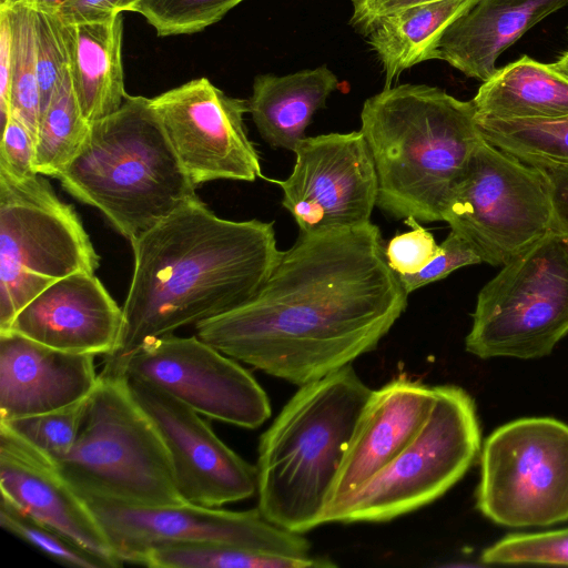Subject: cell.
<instances>
[{
  "mask_svg": "<svg viewBox=\"0 0 568 568\" xmlns=\"http://www.w3.org/2000/svg\"><path fill=\"white\" fill-rule=\"evenodd\" d=\"M407 296L372 222L300 232L254 297L195 331L235 361L302 386L373 351Z\"/></svg>",
  "mask_w": 568,
  "mask_h": 568,
  "instance_id": "1",
  "label": "cell"
},
{
  "mask_svg": "<svg viewBox=\"0 0 568 568\" xmlns=\"http://www.w3.org/2000/svg\"><path fill=\"white\" fill-rule=\"evenodd\" d=\"M130 242L134 263L122 331L104 362L246 303L282 256L273 223L220 217L199 196Z\"/></svg>",
  "mask_w": 568,
  "mask_h": 568,
  "instance_id": "2",
  "label": "cell"
},
{
  "mask_svg": "<svg viewBox=\"0 0 568 568\" xmlns=\"http://www.w3.org/2000/svg\"><path fill=\"white\" fill-rule=\"evenodd\" d=\"M361 121L377 176L376 206L395 220L443 221L483 139L473 102L436 87L402 84L367 99Z\"/></svg>",
  "mask_w": 568,
  "mask_h": 568,
  "instance_id": "3",
  "label": "cell"
},
{
  "mask_svg": "<svg viewBox=\"0 0 568 568\" xmlns=\"http://www.w3.org/2000/svg\"><path fill=\"white\" fill-rule=\"evenodd\" d=\"M372 390L351 365L300 386L258 445V509L303 534L323 518L357 419Z\"/></svg>",
  "mask_w": 568,
  "mask_h": 568,
  "instance_id": "4",
  "label": "cell"
},
{
  "mask_svg": "<svg viewBox=\"0 0 568 568\" xmlns=\"http://www.w3.org/2000/svg\"><path fill=\"white\" fill-rule=\"evenodd\" d=\"M58 179L129 241L197 197L150 99L140 95L128 94L119 110L91 124Z\"/></svg>",
  "mask_w": 568,
  "mask_h": 568,
  "instance_id": "5",
  "label": "cell"
},
{
  "mask_svg": "<svg viewBox=\"0 0 568 568\" xmlns=\"http://www.w3.org/2000/svg\"><path fill=\"white\" fill-rule=\"evenodd\" d=\"M54 465L81 497L143 507L186 504L159 430L116 373L101 371L78 438Z\"/></svg>",
  "mask_w": 568,
  "mask_h": 568,
  "instance_id": "6",
  "label": "cell"
},
{
  "mask_svg": "<svg viewBox=\"0 0 568 568\" xmlns=\"http://www.w3.org/2000/svg\"><path fill=\"white\" fill-rule=\"evenodd\" d=\"M99 265L74 207L44 175L17 178L0 169V332L48 286Z\"/></svg>",
  "mask_w": 568,
  "mask_h": 568,
  "instance_id": "7",
  "label": "cell"
},
{
  "mask_svg": "<svg viewBox=\"0 0 568 568\" xmlns=\"http://www.w3.org/2000/svg\"><path fill=\"white\" fill-rule=\"evenodd\" d=\"M480 452L470 395L435 386L432 412L410 443L383 469L324 514L323 523L388 521L443 496Z\"/></svg>",
  "mask_w": 568,
  "mask_h": 568,
  "instance_id": "8",
  "label": "cell"
},
{
  "mask_svg": "<svg viewBox=\"0 0 568 568\" xmlns=\"http://www.w3.org/2000/svg\"><path fill=\"white\" fill-rule=\"evenodd\" d=\"M568 334V243L555 230L511 257L477 296L466 351L531 359Z\"/></svg>",
  "mask_w": 568,
  "mask_h": 568,
  "instance_id": "9",
  "label": "cell"
},
{
  "mask_svg": "<svg viewBox=\"0 0 568 568\" xmlns=\"http://www.w3.org/2000/svg\"><path fill=\"white\" fill-rule=\"evenodd\" d=\"M443 221L481 262L503 266L554 231L549 180L540 168L483 138L450 192Z\"/></svg>",
  "mask_w": 568,
  "mask_h": 568,
  "instance_id": "10",
  "label": "cell"
},
{
  "mask_svg": "<svg viewBox=\"0 0 568 568\" xmlns=\"http://www.w3.org/2000/svg\"><path fill=\"white\" fill-rule=\"evenodd\" d=\"M477 508L497 525L568 520V425L549 417L507 423L485 440Z\"/></svg>",
  "mask_w": 568,
  "mask_h": 568,
  "instance_id": "11",
  "label": "cell"
},
{
  "mask_svg": "<svg viewBox=\"0 0 568 568\" xmlns=\"http://www.w3.org/2000/svg\"><path fill=\"white\" fill-rule=\"evenodd\" d=\"M102 371L149 383L200 415L239 427L257 428L271 415L256 379L196 335L148 339L125 358L104 362Z\"/></svg>",
  "mask_w": 568,
  "mask_h": 568,
  "instance_id": "12",
  "label": "cell"
},
{
  "mask_svg": "<svg viewBox=\"0 0 568 568\" xmlns=\"http://www.w3.org/2000/svg\"><path fill=\"white\" fill-rule=\"evenodd\" d=\"M81 498L123 564H132L154 545L170 542H214L262 552L310 556L311 545L302 534L273 524L258 508L234 511L192 504L143 507Z\"/></svg>",
  "mask_w": 568,
  "mask_h": 568,
  "instance_id": "13",
  "label": "cell"
},
{
  "mask_svg": "<svg viewBox=\"0 0 568 568\" xmlns=\"http://www.w3.org/2000/svg\"><path fill=\"white\" fill-rule=\"evenodd\" d=\"M150 103L191 182H253L263 178L260 155L248 139V100L232 98L207 78L170 89Z\"/></svg>",
  "mask_w": 568,
  "mask_h": 568,
  "instance_id": "14",
  "label": "cell"
},
{
  "mask_svg": "<svg viewBox=\"0 0 568 568\" xmlns=\"http://www.w3.org/2000/svg\"><path fill=\"white\" fill-rule=\"evenodd\" d=\"M294 153L291 175L268 181L283 190L282 205L301 233L371 222L377 201V176L361 131L305 136Z\"/></svg>",
  "mask_w": 568,
  "mask_h": 568,
  "instance_id": "15",
  "label": "cell"
},
{
  "mask_svg": "<svg viewBox=\"0 0 568 568\" xmlns=\"http://www.w3.org/2000/svg\"><path fill=\"white\" fill-rule=\"evenodd\" d=\"M124 378L166 446L186 504L221 507L257 491L256 466L227 447L199 413L149 383Z\"/></svg>",
  "mask_w": 568,
  "mask_h": 568,
  "instance_id": "16",
  "label": "cell"
},
{
  "mask_svg": "<svg viewBox=\"0 0 568 568\" xmlns=\"http://www.w3.org/2000/svg\"><path fill=\"white\" fill-rule=\"evenodd\" d=\"M122 324V307L101 281L79 272L39 293L7 331L54 349L106 357L118 347Z\"/></svg>",
  "mask_w": 568,
  "mask_h": 568,
  "instance_id": "17",
  "label": "cell"
},
{
  "mask_svg": "<svg viewBox=\"0 0 568 568\" xmlns=\"http://www.w3.org/2000/svg\"><path fill=\"white\" fill-rule=\"evenodd\" d=\"M0 491L37 520L58 530L111 568L123 562L85 501L54 463L0 425Z\"/></svg>",
  "mask_w": 568,
  "mask_h": 568,
  "instance_id": "18",
  "label": "cell"
},
{
  "mask_svg": "<svg viewBox=\"0 0 568 568\" xmlns=\"http://www.w3.org/2000/svg\"><path fill=\"white\" fill-rule=\"evenodd\" d=\"M435 386L400 375L372 390L355 425L325 513L388 465L417 435Z\"/></svg>",
  "mask_w": 568,
  "mask_h": 568,
  "instance_id": "19",
  "label": "cell"
},
{
  "mask_svg": "<svg viewBox=\"0 0 568 568\" xmlns=\"http://www.w3.org/2000/svg\"><path fill=\"white\" fill-rule=\"evenodd\" d=\"M94 357L0 332V422L53 412L87 398L99 381Z\"/></svg>",
  "mask_w": 568,
  "mask_h": 568,
  "instance_id": "20",
  "label": "cell"
},
{
  "mask_svg": "<svg viewBox=\"0 0 568 568\" xmlns=\"http://www.w3.org/2000/svg\"><path fill=\"white\" fill-rule=\"evenodd\" d=\"M568 0H478L442 33L432 60H443L483 82L500 54Z\"/></svg>",
  "mask_w": 568,
  "mask_h": 568,
  "instance_id": "21",
  "label": "cell"
},
{
  "mask_svg": "<svg viewBox=\"0 0 568 568\" xmlns=\"http://www.w3.org/2000/svg\"><path fill=\"white\" fill-rule=\"evenodd\" d=\"M69 72L83 116L92 124L128 97L122 64L121 14L100 22L64 24Z\"/></svg>",
  "mask_w": 568,
  "mask_h": 568,
  "instance_id": "22",
  "label": "cell"
},
{
  "mask_svg": "<svg viewBox=\"0 0 568 568\" xmlns=\"http://www.w3.org/2000/svg\"><path fill=\"white\" fill-rule=\"evenodd\" d=\"M337 85L336 75L326 65L283 77L261 74L253 82L248 112L272 148L294 152L312 116Z\"/></svg>",
  "mask_w": 568,
  "mask_h": 568,
  "instance_id": "23",
  "label": "cell"
},
{
  "mask_svg": "<svg viewBox=\"0 0 568 568\" xmlns=\"http://www.w3.org/2000/svg\"><path fill=\"white\" fill-rule=\"evenodd\" d=\"M476 118L554 119L568 115V79L528 55L498 69L471 100Z\"/></svg>",
  "mask_w": 568,
  "mask_h": 568,
  "instance_id": "24",
  "label": "cell"
},
{
  "mask_svg": "<svg viewBox=\"0 0 568 568\" xmlns=\"http://www.w3.org/2000/svg\"><path fill=\"white\" fill-rule=\"evenodd\" d=\"M478 0H439L400 10L385 18L368 43L386 77V88L404 70L432 60L445 29Z\"/></svg>",
  "mask_w": 568,
  "mask_h": 568,
  "instance_id": "25",
  "label": "cell"
},
{
  "mask_svg": "<svg viewBox=\"0 0 568 568\" xmlns=\"http://www.w3.org/2000/svg\"><path fill=\"white\" fill-rule=\"evenodd\" d=\"M132 564L154 568H327L336 564L322 556H287L214 542L154 545Z\"/></svg>",
  "mask_w": 568,
  "mask_h": 568,
  "instance_id": "26",
  "label": "cell"
},
{
  "mask_svg": "<svg viewBox=\"0 0 568 568\" xmlns=\"http://www.w3.org/2000/svg\"><path fill=\"white\" fill-rule=\"evenodd\" d=\"M90 130L68 70L41 113L34 138V172L58 179L81 151Z\"/></svg>",
  "mask_w": 568,
  "mask_h": 568,
  "instance_id": "27",
  "label": "cell"
},
{
  "mask_svg": "<svg viewBox=\"0 0 568 568\" xmlns=\"http://www.w3.org/2000/svg\"><path fill=\"white\" fill-rule=\"evenodd\" d=\"M483 138L530 165H568V115L554 119H478Z\"/></svg>",
  "mask_w": 568,
  "mask_h": 568,
  "instance_id": "28",
  "label": "cell"
},
{
  "mask_svg": "<svg viewBox=\"0 0 568 568\" xmlns=\"http://www.w3.org/2000/svg\"><path fill=\"white\" fill-rule=\"evenodd\" d=\"M4 10L9 13L12 31L9 116L22 122L36 138L41 118L36 13L22 7Z\"/></svg>",
  "mask_w": 568,
  "mask_h": 568,
  "instance_id": "29",
  "label": "cell"
},
{
  "mask_svg": "<svg viewBox=\"0 0 568 568\" xmlns=\"http://www.w3.org/2000/svg\"><path fill=\"white\" fill-rule=\"evenodd\" d=\"M89 396L64 408L0 422V425L53 463H58L69 454L78 438Z\"/></svg>",
  "mask_w": 568,
  "mask_h": 568,
  "instance_id": "30",
  "label": "cell"
},
{
  "mask_svg": "<svg viewBox=\"0 0 568 568\" xmlns=\"http://www.w3.org/2000/svg\"><path fill=\"white\" fill-rule=\"evenodd\" d=\"M1 527L42 551L60 565L78 568H111L58 530L31 517L6 498H0Z\"/></svg>",
  "mask_w": 568,
  "mask_h": 568,
  "instance_id": "31",
  "label": "cell"
},
{
  "mask_svg": "<svg viewBox=\"0 0 568 568\" xmlns=\"http://www.w3.org/2000/svg\"><path fill=\"white\" fill-rule=\"evenodd\" d=\"M244 0H141L138 11L158 36L196 33Z\"/></svg>",
  "mask_w": 568,
  "mask_h": 568,
  "instance_id": "32",
  "label": "cell"
},
{
  "mask_svg": "<svg viewBox=\"0 0 568 568\" xmlns=\"http://www.w3.org/2000/svg\"><path fill=\"white\" fill-rule=\"evenodd\" d=\"M480 560L488 565H568V528L508 535L486 548Z\"/></svg>",
  "mask_w": 568,
  "mask_h": 568,
  "instance_id": "33",
  "label": "cell"
},
{
  "mask_svg": "<svg viewBox=\"0 0 568 568\" xmlns=\"http://www.w3.org/2000/svg\"><path fill=\"white\" fill-rule=\"evenodd\" d=\"M36 39L41 113L69 70L64 23L57 13L36 12Z\"/></svg>",
  "mask_w": 568,
  "mask_h": 568,
  "instance_id": "34",
  "label": "cell"
},
{
  "mask_svg": "<svg viewBox=\"0 0 568 568\" xmlns=\"http://www.w3.org/2000/svg\"><path fill=\"white\" fill-rule=\"evenodd\" d=\"M412 230L395 235L385 246L386 258L397 275H410L422 271L438 254L439 244L430 232L414 219L405 220Z\"/></svg>",
  "mask_w": 568,
  "mask_h": 568,
  "instance_id": "35",
  "label": "cell"
},
{
  "mask_svg": "<svg viewBox=\"0 0 568 568\" xmlns=\"http://www.w3.org/2000/svg\"><path fill=\"white\" fill-rule=\"evenodd\" d=\"M478 263H481V260L469 244L450 231L439 244V252L429 264L416 274L398 275V278L409 294L422 286L443 280L463 266Z\"/></svg>",
  "mask_w": 568,
  "mask_h": 568,
  "instance_id": "36",
  "label": "cell"
},
{
  "mask_svg": "<svg viewBox=\"0 0 568 568\" xmlns=\"http://www.w3.org/2000/svg\"><path fill=\"white\" fill-rule=\"evenodd\" d=\"M34 136L18 119L9 116L1 128L0 169L17 178L36 174Z\"/></svg>",
  "mask_w": 568,
  "mask_h": 568,
  "instance_id": "37",
  "label": "cell"
},
{
  "mask_svg": "<svg viewBox=\"0 0 568 568\" xmlns=\"http://www.w3.org/2000/svg\"><path fill=\"white\" fill-rule=\"evenodd\" d=\"M141 0H68L57 12L64 24L110 20L123 11H138Z\"/></svg>",
  "mask_w": 568,
  "mask_h": 568,
  "instance_id": "38",
  "label": "cell"
},
{
  "mask_svg": "<svg viewBox=\"0 0 568 568\" xmlns=\"http://www.w3.org/2000/svg\"><path fill=\"white\" fill-rule=\"evenodd\" d=\"M439 0H352V27L368 36L385 18L409 7Z\"/></svg>",
  "mask_w": 568,
  "mask_h": 568,
  "instance_id": "39",
  "label": "cell"
},
{
  "mask_svg": "<svg viewBox=\"0 0 568 568\" xmlns=\"http://www.w3.org/2000/svg\"><path fill=\"white\" fill-rule=\"evenodd\" d=\"M547 175L552 195L555 227L568 243V165H535Z\"/></svg>",
  "mask_w": 568,
  "mask_h": 568,
  "instance_id": "40",
  "label": "cell"
},
{
  "mask_svg": "<svg viewBox=\"0 0 568 568\" xmlns=\"http://www.w3.org/2000/svg\"><path fill=\"white\" fill-rule=\"evenodd\" d=\"M12 64V31L7 10L0 9V114L1 128L9 118V99Z\"/></svg>",
  "mask_w": 568,
  "mask_h": 568,
  "instance_id": "41",
  "label": "cell"
},
{
  "mask_svg": "<svg viewBox=\"0 0 568 568\" xmlns=\"http://www.w3.org/2000/svg\"><path fill=\"white\" fill-rule=\"evenodd\" d=\"M68 0H0V9L22 7L36 12L57 13Z\"/></svg>",
  "mask_w": 568,
  "mask_h": 568,
  "instance_id": "42",
  "label": "cell"
},
{
  "mask_svg": "<svg viewBox=\"0 0 568 568\" xmlns=\"http://www.w3.org/2000/svg\"><path fill=\"white\" fill-rule=\"evenodd\" d=\"M550 65L560 74L568 79V50L564 52V54L557 59L555 62L550 63Z\"/></svg>",
  "mask_w": 568,
  "mask_h": 568,
  "instance_id": "43",
  "label": "cell"
}]
</instances>
